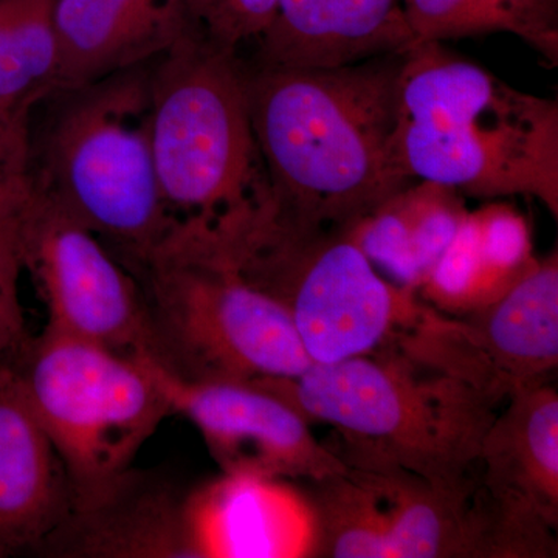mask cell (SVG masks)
Here are the masks:
<instances>
[{"instance_id": "obj_1", "label": "cell", "mask_w": 558, "mask_h": 558, "mask_svg": "<svg viewBox=\"0 0 558 558\" xmlns=\"http://www.w3.org/2000/svg\"><path fill=\"white\" fill-rule=\"evenodd\" d=\"M403 62L405 51L336 69L245 65L253 134L279 211L348 229L409 189L399 150Z\"/></svg>"}, {"instance_id": "obj_2", "label": "cell", "mask_w": 558, "mask_h": 558, "mask_svg": "<svg viewBox=\"0 0 558 558\" xmlns=\"http://www.w3.org/2000/svg\"><path fill=\"white\" fill-rule=\"evenodd\" d=\"M153 62L57 89L31 117L35 190L135 274L175 226L150 143Z\"/></svg>"}, {"instance_id": "obj_3", "label": "cell", "mask_w": 558, "mask_h": 558, "mask_svg": "<svg viewBox=\"0 0 558 558\" xmlns=\"http://www.w3.org/2000/svg\"><path fill=\"white\" fill-rule=\"evenodd\" d=\"M292 319L312 363L374 354L416 322V290L388 281L347 229L282 215L269 189L209 222H183Z\"/></svg>"}, {"instance_id": "obj_4", "label": "cell", "mask_w": 558, "mask_h": 558, "mask_svg": "<svg viewBox=\"0 0 558 558\" xmlns=\"http://www.w3.org/2000/svg\"><path fill=\"white\" fill-rule=\"evenodd\" d=\"M253 384L310 424L336 428L344 465H395L446 488L475 481L483 440L499 410L462 381L418 368L391 349L312 363L293 379Z\"/></svg>"}, {"instance_id": "obj_5", "label": "cell", "mask_w": 558, "mask_h": 558, "mask_svg": "<svg viewBox=\"0 0 558 558\" xmlns=\"http://www.w3.org/2000/svg\"><path fill=\"white\" fill-rule=\"evenodd\" d=\"M153 362L183 380L293 379L312 365L288 312L182 223L135 271Z\"/></svg>"}, {"instance_id": "obj_6", "label": "cell", "mask_w": 558, "mask_h": 558, "mask_svg": "<svg viewBox=\"0 0 558 558\" xmlns=\"http://www.w3.org/2000/svg\"><path fill=\"white\" fill-rule=\"evenodd\" d=\"M150 143L174 223L219 218L269 186L245 65L196 25L150 69Z\"/></svg>"}, {"instance_id": "obj_7", "label": "cell", "mask_w": 558, "mask_h": 558, "mask_svg": "<svg viewBox=\"0 0 558 558\" xmlns=\"http://www.w3.org/2000/svg\"><path fill=\"white\" fill-rule=\"evenodd\" d=\"M60 457L72 497L131 469L170 403L142 362L49 328L13 368Z\"/></svg>"}, {"instance_id": "obj_8", "label": "cell", "mask_w": 558, "mask_h": 558, "mask_svg": "<svg viewBox=\"0 0 558 558\" xmlns=\"http://www.w3.org/2000/svg\"><path fill=\"white\" fill-rule=\"evenodd\" d=\"M384 349L462 381L499 409L557 369V252L484 310L453 317L425 303L416 322Z\"/></svg>"}, {"instance_id": "obj_9", "label": "cell", "mask_w": 558, "mask_h": 558, "mask_svg": "<svg viewBox=\"0 0 558 558\" xmlns=\"http://www.w3.org/2000/svg\"><path fill=\"white\" fill-rule=\"evenodd\" d=\"M17 234L24 271L49 314L46 328L135 362L153 360L138 279L92 231L35 190Z\"/></svg>"}, {"instance_id": "obj_10", "label": "cell", "mask_w": 558, "mask_h": 558, "mask_svg": "<svg viewBox=\"0 0 558 558\" xmlns=\"http://www.w3.org/2000/svg\"><path fill=\"white\" fill-rule=\"evenodd\" d=\"M470 502L484 558L557 557L558 395L548 381L495 416Z\"/></svg>"}, {"instance_id": "obj_11", "label": "cell", "mask_w": 558, "mask_h": 558, "mask_svg": "<svg viewBox=\"0 0 558 558\" xmlns=\"http://www.w3.org/2000/svg\"><path fill=\"white\" fill-rule=\"evenodd\" d=\"M513 92L465 123L402 119L399 150L411 179L468 196L537 197L557 218V102L524 94L519 105L487 121Z\"/></svg>"}, {"instance_id": "obj_12", "label": "cell", "mask_w": 558, "mask_h": 558, "mask_svg": "<svg viewBox=\"0 0 558 558\" xmlns=\"http://www.w3.org/2000/svg\"><path fill=\"white\" fill-rule=\"evenodd\" d=\"M157 381L171 414L189 418L226 476L317 481L347 472L319 444L310 422L255 384L183 380L153 360H140Z\"/></svg>"}, {"instance_id": "obj_13", "label": "cell", "mask_w": 558, "mask_h": 558, "mask_svg": "<svg viewBox=\"0 0 558 558\" xmlns=\"http://www.w3.org/2000/svg\"><path fill=\"white\" fill-rule=\"evenodd\" d=\"M43 556L145 558L208 557L196 495L171 481L128 469L105 486L72 497Z\"/></svg>"}, {"instance_id": "obj_14", "label": "cell", "mask_w": 558, "mask_h": 558, "mask_svg": "<svg viewBox=\"0 0 558 558\" xmlns=\"http://www.w3.org/2000/svg\"><path fill=\"white\" fill-rule=\"evenodd\" d=\"M252 68L336 69L416 43L402 0H278Z\"/></svg>"}, {"instance_id": "obj_15", "label": "cell", "mask_w": 558, "mask_h": 558, "mask_svg": "<svg viewBox=\"0 0 558 558\" xmlns=\"http://www.w3.org/2000/svg\"><path fill=\"white\" fill-rule=\"evenodd\" d=\"M72 506V486L13 369H0V558L40 553Z\"/></svg>"}, {"instance_id": "obj_16", "label": "cell", "mask_w": 558, "mask_h": 558, "mask_svg": "<svg viewBox=\"0 0 558 558\" xmlns=\"http://www.w3.org/2000/svg\"><path fill=\"white\" fill-rule=\"evenodd\" d=\"M193 25L183 0H57V89L157 60Z\"/></svg>"}, {"instance_id": "obj_17", "label": "cell", "mask_w": 558, "mask_h": 558, "mask_svg": "<svg viewBox=\"0 0 558 558\" xmlns=\"http://www.w3.org/2000/svg\"><path fill=\"white\" fill-rule=\"evenodd\" d=\"M347 468L380 498L392 558H475L470 515L475 481L469 486L446 488L395 465Z\"/></svg>"}, {"instance_id": "obj_18", "label": "cell", "mask_w": 558, "mask_h": 558, "mask_svg": "<svg viewBox=\"0 0 558 558\" xmlns=\"http://www.w3.org/2000/svg\"><path fill=\"white\" fill-rule=\"evenodd\" d=\"M220 486L196 497L197 515L207 556H295L288 526L281 515L290 505H279L271 481L226 476Z\"/></svg>"}, {"instance_id": "obj_19", "label": "cell", "mask_w": 558, "mask_h": 558, "mask_svg": "<svg viewBox=\"0 0 558 558\" xmlns=\"http://www.w3.org/2000/svg\"><path fill=\"white\" fill-rule=\"evenodd\" d=\"M311 486L310 557L392 558L384 506L365 481L347 469Z\"/></svg>"}, {"instance_id": "obj_20", "label": "cell", "mask_w": 558, "mask_h": 558, "mask_svg": "<svg viewBox=\"0 0 558 558\" xmlns=\"http://www.w3.org/2000/svg\"><path fill=\"white\" fill-rule=\"evenodd\" d=\"M57 0H2L0 109L33 110L57 90Z\"/></svg>"}, {"instance_id": "obj_21", "label": "cell", "mask_w": 558, "mask_h": 558, "mask_svg": "<svg viewBox=\"0 0 558 558\" xmlns=\"http://www.w3.org/2000/svg\"><path fill=\"white\" fill-rule=\"evenodd\" d=\"M417 295L433 310L453 317L484 310L501 299L484 263L478 213L469 211Z\"/></svg>"}, {"instance_id": "obj_22", "label": "cell", "mask_w": 558, "mask_h": 558, "mask_svg": "<svg viewBox=\"0 0 558 558\" xmlns=\"http://www.w3.org/2000/svg\"><path fill=\"white\" fill-rule=\"evenodd\" d=\"M402 7L417 43L512 33L532 49L538 47L526 22L497 0H402Z\"/></svg>"}, {"instance_id": "obj_23", "label": "cell", "mask_w": 558, "mask_h": 558, "mask_svg": "<svg viewBox=\"0 0 558 558\" xmlns=\"http://www.w3.org/2000/svg\"><path fill=\"white\" fill-rule=\"evenodd\" d=\"M402 202L414 258L424 282L457 236L469 209L461 199V193L433 182L410 185L402 191Z\"/></svg>"}, {"instance_id": "obj_24", "label": "cell", "mask_w": 558, "mask_h": 558, "mask_svg": "<svg viewBox=\"0 0 558 558\" xmlns=\"http://www.w3.org/2000/svg\"><path fill=\"white\" fill-rule=\"evenodd\" d=\"M402 191L347 230L377 270L388 274L395 284L417 292L422 277L411 244Z\"/></svg>"}, {"instance_id": "obj_25", "label": "cell", "mask_w": 558, "mask_h": 558, "mask_svg": "<svg viewBox=\"0 0 558 558\" xmlns=\"http://www.w3.org/2000/svg\"><path fill=\"white\" fill-rule=\"evenodd\" d=\"M476 213L484 263L502 296L538 264L532 252L531 229L526 218L509 205H486Z\"/></svg>"}, {"instance_id": "obj_26", "label": "cell", "mask_w": 558, "mask_h": 558, "mask_svg": "<svg viewBox=\"0 0 558 558\" xmlns=\"http://www.w3.org/2000/svg\"><path fill=\"white\" fill-rule=\"evenodd\" d=\"M32 110L0 109V227L20 222L35 196Z\"/></svg>"}, {"instance_id": "obj_27", "label": "cell", "mask_w": 558, "mask_h": 558, "mask_svg": "<svg viewBox=\"0 0 558 558\" xmlns=\"http://www.w3.org/2000/svg\"><path fill=\"white\" fill-rule=\"evenodd\" d=\"M190 20L213 43L238 51L269 27L278 0H183Z\"/></svg>"}, {"instance_id": "obj_28", "label": "cell", "mask_w": 558, "mask_h": 558, "mask_svg": "<svg viewBox=\"0 0 558 558\" xmlns=\"http://www.w3.org/2000/svg\"><path fill=\"white\" fill-rule=\"evenodd\" d=\"M22 274L17 223L0 227V369H13L33 337L21 303Z\"/></svg>"}, {"instance_id": "obj_29", "label": "cell", "mask_w": 558, "mask_h": 558, "mask_svg": "<svg viewBox=\"0 0 558 558\" xmlns=\"http://www.w3.org/2000/svg\"><path fill=\"white\" fill-rule=\"evenodd\" d=\"M526 22L537 38V51L549 64L558 62V0H497Z\"/></svg>"}]
</instances>
